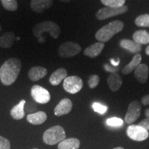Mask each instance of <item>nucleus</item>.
<instances>
[{
	"label": "nucleus",
	"instance_id": "obj_1",
	"mask_svg": "<svg viewBox=\"0 0 149 149\" xmlns=\"http://www.w3.org/2000/svg\"><path fill=\"white\" fill-rule=\"evenodd\" d=\"M22 69L19 59L12 57L8 59L0 67V80L5 86H10L17 79Z\"/></svg>",
	"mask_w": 149,
	"mask_h": 149
},
{
	"label": "nucleus",
	"instance_id": "obj_2",
	"mask_svg": "<svg viewBox=\"0 0 149 149\" xmlns=\"http://www.w3.org/2000/svg\"><path fill=\"white\" fill-rule=\"evenodd\" d=\"M124 24L120 20H115L104 26L97 31L95 39L100 42H107L124 29Z\"/></svg>",
	"mask_w": 149,
	"mask_h": 149
},
{
	"label": "nucleus",
	"instance_id": "obj_3",
	"mask_svg": "<svg viewBox=\"0 0 149 149\" xmlns=\"http://www.w3.org/2000/svg\"><path fill=\"white\" fill-rule=\"evenodd\" d=\"M44 33H48L53 39H57L61 31L58 24L52 21L40 22L33 27V33L35 37H40Z\"/></svg>",
	"mask_w": 149,
	"mask_h": 149
},
{
	"label": "nucleus",
	"instance_id": "obj_4",
	"mask_svg": "<svg viewBox=\"0 0 149 149\" xmlns=\"http://www.w3.org/2000/svg\"><path fill=\"white\" fill-rule=\"evenodd\" d=\"M66 132L61 126H54L46 130L43 135V141L47 145H55L66 139Z\"/></svg>",
	"mask_w": 149,
	"mask_h": 149
},
{
	"label": "nucleus",
	"instance_id": "obj_5",
	"mask_svg": "<svg viewBox=\"0 0 149 149\" xmlns=\"http://www.w3.org/2000/svg\"><path fill=\"white\" fill-rule=\"evenodd\" d=\"M81 51L79 44L72 42L63 43L58 48V54L62 58H69L77 55Z\"/></svg>",
	"mask_w": 149,
	"mask_h": 149
},
{
	"label": "nucleus",
	"instance_id": "obj_6",
	"mask_svg": "<svg viewBox=\"0 0 149 149\" xmlns=\"http://www.w3.org/2000/svg\"><path fill=\"white\" fill-rule=\"evenodd\" d=\"M128 11L127 6H123L119 8H111V7H104L103 8L100 9L96 13L95 17L98 20H104L108 18L126 13Z\"/></svg>",
	"mask_w": 149,
	"mask_h": 149
},
{
	"label": "nucleus",
	"instance_id": "obj_7",
	"mask_svg": "<svg viewBox=\"0 0 149 149\" xmlns=\"http://www.w3.org/2000/svg\"><path fill=\"white\" fill-rule=\"evenodd\" d=\"M84 83L82 79L78 76H69L64 80L63 87L67 93L75 94L79 92L83 88Z\"/></svg>",
	"mask_w": 149,
	"mask_h": 149
},
{
	"label": "nucleus",
	"instance_id": "obj_8",
	"mask_svg": "<svg viewBox=\"0 0 149 149\" xmlns=\"http://www.w3.org/2000/svg\"><path fill=\"white\" fill-rule=\"evenodd\" d=\"M31 93L33 99L37 103L45 104L51 100V94L49 91L40 85L33 86Z\"/></svg>",
	"mask_w": 149,
	"mask_h": 149
},
{
	"label": "nucleus",
	"instance_id": "obj_9",
	"mask_svg": "<svg viewBox=\"0 0 149 149\" xmlns=\"http://www.w3.org/2000/svg\"><path fill=\"white\" fill-rule=\"evenodd\" d=\"M141 104L137 100H134L128 105L124 120L126 124H132L139 118L141 114Z\"/></svg>",
	"mask_w": 149,
	"mask_h": 149
},
{
	"label": "nucleus",
	"instance_id": "obj_10",
	"mask_svg": "<svg viewBox=\"0 0 149 149\" xmlns=\"http://www.w3.org/2000/svg\"><path fill=\"white\" fill-rule=\"evenodd\" d=\"M126 134L130 139L134 141H142L146 140L149 137L147 130L138 125H130L126 130Z\"/></svg>",
	"mask_w": 149,
	"mask_h": 149
},
{
	"label": "nucleus",
	"instance_id": "obj_11",
	"mask_svg": "<svg viewBox=\"0 0 149 149\" xmlns=\"http://www.w3.org/2000/svg\"><path fill=\"white\" fill-rule=\"evenodd\" d=\"M72 102L70 99L64 98L59 102L54 109V113L56 116L60 117L67 115L72 111Z\"/></svg>",
	"mask_w": 149,
	"mask_h": 149
},
{
	"label": "nucleus",
	"instance_id": "obj_12",
	"mask_svg": "<svg viewBox=\"0 0 149 149\" xmlns=\"http://www.w3.org/2000/svg\"><path fill=\"white\" fill-rule=\"evenodd\" d=\"M53 4V0H31V8L37 13H41L51 8Z\"/></svg>",
	"mask_w": 149,
	"mask_h": 149
},
{
	"label": "nucleus",
	"instance_id": "obj_13",
	"mask_svg": "<svg viewBox=\"0 0 149 149\" xmlns=\"http://www.w3.org/2000/svg\"><path fill=\"white\" fill-rule=\"evenodd\" d=\"M48 73L46 68L42 66H34L29 70L28 76L33 81H37L44 78Z\"/></svg>",
	"mask_w": 149,
	"mask_h": 149
},
{
	"label": "nucleus",
	"instance_id": "obj_14",
	"mask_svg": "<svg viewBox=\"0 0 149 149\" xmlns=\"http://www.w3.org/2000/svg\"><path fill=\"white\" fill-rule=\"evenodd\" d=\"M104 48V43L100 42H96L86 48L84 51V55L90 57V58H95L101 54Z\"/></svg>",
	"mask_w": 149,
	"mask_h": 149
},
{
	"label": "nucleus",
	"instance_id": "obj_15",
	"mask_svg": "<svg viewBox=\"0 0 149 149\" xmlns=\"http://www.w3.org/2000/svg\"><path fill=\"white\" fill-rule=\"evenodd\" d=\"M47 120V115L44 111H38L34 113H30L27 115L26 120L33 125H40Z\"/></svg>",
	"mask_w": 149,
	"mask_h": 149
},
{
	"label": "nucleus",
	"instance_id": "obj_16",
	"mask_svg": "<svg viewBox=\"0 0 149 149\" xmlns=\"http://www.w3.org/2000/svg\"><path fill=\"white\" fill-rule=\"evenodd\" d=\"M135 79L141 84H145L148 77V67L145 64H140L134 71Z\"/></svg>",
	"mask_w": 149,
	"mask_h": 149
},
{
	"label": "nucleus",
	"instance_id": "obj_17",
	"mask_svg": "<svg viewBox=\"0 0 149 149\" xmlns=\"http://www.w3.org/2000/svg\"><path fill=\"white\" fill-rule=\"evenodd\" d=\"M68 72L64 68H58L53 72L49 78V82L53 86H57L67 77Z\"/></svg>",
	"mask_w": 149,
	"mask_h": 149
},
{
	"label": "nucleus",
	"instance_id": "obj_18",
	"mask_svg": "<svg viewBox=\"0 0 149 149\" xmlns=\"http://www.w3.org/2000/svg\"><path fill=\"white\" fill-rule=\"evenodd\" d=\"M122 79L119 74L113 72L109 75L107 79V84L110 90L113 92H116L121 88L122 85Z\"/></svg>",
	"mask_w": 149,
	"mask_h": 149
},
{
	"label": "nucleus",
	"instance_id": "obj_19",
	"mask_svg": "<svg viewBox=\"0 0 149 149\" xmlns=\"http://www.w3.org/2000/svg\"><path fill=\"white\" fill-rule=\"evenodd\" d=\"M120 45L122 48L127 50L128 52L132 53H139L141 51L142 46L137 44L135 41L124 39L120 42Z\"/></svg>",
	"mask_w": 149,
	"mask_h": 149
},
{
	"label": "nucleus",
	"instance_id": "obj_20",
	"mask_svg": "<svg viewBox=\"0 0 149 149\" xmlns=\"http://www.w3.org/2000/svg\"><path fill=\"white\" fill-rule=\"evenodd\" d=\"M26 100H22L18 104L15 106L12 109L10 110V116L13 119L15 120H20L24 118L25 115V111H24V106H25Z\"/></svg>",
	"mask_w": 149,
	"mask_h": 149
},
{
	"label": "nucleus",
	"instance_id": "obj_21",
	"mask_svg": "<svg viewBox=\"0 0 149 149\" xmlns=\"http://www.w3.org/2000/svg\"><path fill=\"white\" fill-rule=\"evenodd\" d=\"M141 55L139 53L135 54L129 64H128L123 68L122 73L124 74H130V72L135 70L139 66V65L141 64Z\"/></svg>",
	"mask_w": 149,
	"mask_h": 149
},
{
	"label": "nucleus",
	"instance_id": "obj_22",
	"mask_svg": "<svg viewBox=\"0 0 149 149\" xmlns=\"http://www.w3.org/2000/svg\"><path fill=\"white\" fill-rule=\"evenodd\" d=\"M15 40V35L13 32H7L0 36V47L9 48L13 45Z\"/></svg>",
	"mask_w": 149,
	"mask_h": 149
},
{
	"label": "nucleus",
	"instance_id": "obj_23",
	"mask_svg": "<svg viewBox=\"0 0 149 149\" xmlns=\"http://www.w3.org/2000/svg\"><path fill=\"white\" fill-rule=\"evenodd\" d=\"M80 141L77 138L65 139L58 144V149H78Z\"/></svg>",
	"mask_w": 149,
	"mask_h": 149
},
{
	"label": "nucleus",
	"instance_id": "obj_24",
	"mask_svg": "<svg viewBox=\"0 0 149 149\" xmlns=\"http://www.w3.org/2000/svg\"><path fill=\"white\" fill-rule=\"evenodd\" d=\"M133 41L137 44L143 45V44H149V33L145 30H138L133 33Z\"/></svg>",
	"mask_w": 149,
	"mask_h": 149
},
{
	"label": "nucleus",
	"instance_id": "obj_25",
	"mask_svg": "<svg viewBox=\"0 0 149 149\" xmlns=\"http://www.w3.org/2000/svg\"><path fill=\"white\" fill-rule=\"evenodd\" d=\"M135 24L139 27L149 28V14H143L137 17L135 20Z\"/></svg>",
	"mask_w": 149,
	"mask_h": 149
},
{
	"label": "nucleus",
	"instance_id": "obj_26",
	"mask_svg": "<svg viewBox=\"0 0 149 149\" xmlns=\"http://www.w3.org/2000/svg\"><path fill=\"white\" fill-rule=\"evenodd\" d=\"M101 2L106 7L119 8L124 6L126 0H101Z\"/></svg>",
	"mask_w": 149,
	"mask_h": 149
},
{
	"label": "nucleus",
	"instance_id": "obj_27",
	"mask_svg": "<svg viewBox=\"0 0 149 149\" xmlns=\"http://www.w3.org/2000/svg\"><path fill=\"white\" fill-rule=\"evenodd\" d=\"M3 7L6 10L15 11L18 8V3L16 0H1Z\"/></svg>",
	"mask_w": 149,
	"mask_h": 149
},
{
	"label": "nucleus",
	"instance_id": "obj_28",
	"mask_svg": "<svg viewBox=\"0 0 149 149\" xmlns=\"http://www.w3.org/2000/svg\"><path fill=\"white\" fill-rule=\"evenodd\" d=\"M107 124L112 127H120L123 125V120L118 117H111L107 120Z\"/></svg>",
	"mask_w": 149,
	"mask_h": 149
},
{
	"label": "nucleus",
	"instance_id": "obj_29",
	"mask_svg": "<svg viewBox=\"0 0 149 149\" xmlns=\"http://www.w3.org/2000/svg\"><path fill=\"white\" fill-rule=\"evenodd\" d=\"M99 83H100V77L97 74H91L88 80V84L90 88L93 89L96 88Z\"/></svg>",
	"mask_w": 149,
	"mask_h": 149
},
{
	"label": "nucleus",
	"instance_id": "obj_30",
	"mask_svg": "<svg viewBox=\"0 0 149 149\" xmlns=\"http://www.w3.org/2000/svg\"><path fill=\"white\" fill-rule=\"evenodd\" d=\"M93 109L95 112L100 113V114H104L107 111V107L106 106L102 105V104L95 102L93 104Z\"/></svg>",
	"mask_w": 149,
	"mask_h": 149
},
{
	"label": "nucleus",
	"instance_id": "obj_31",
	"mask_svg": "<svg viewBox=\"0 0 149 149\" xmlns=\"http://www.w3.org/2000/svg\"><path fill=\"white\" fill-rule=\"evenodd\" d=\"M0 149H10V142L2 136H0Z\"/></svg>",
	"mask_w": 149,
	"mask_h": 149
},
{
	"label": "nucleus",
	"instance_id": "obj_32",
	"mask_svg": "<svg viewBox=\"0 0 149 149\" xmlns=\"http://www.w3.org/2000/svg\"><path fill=\"white\" fill-rule=\"evenodd\" d=\"M138 126L142 127L147 131H149V118H146L139 123Z\"/></svg>",
	"mask_w": 149,
	"mask_h": 149
},
{
	"label": "nucleus",
	"instance_id": "obj_33",
	"mask_svg": "<svg viewBox=\"0 0 149 149\" xmlns=\"http://www.w3.org/2000/svg\"><path fill=\"white\" fill-rule=\"evenodd\" d=\"M141 102L144 106L149 105V95H146L142 97Z\"/></svg>",
	"mask_w": 149,
	"mask_h": 149
},
{
	"label": "nucleus",
	"instance_id": "obj_34",
	"mask_svg": "<svg viewBox=\"0 0 149 149\" xmlns=\"http://www.w3.org/2000/svg\"><path fill=\"white\" fill-rule=\"evenodd\" d=\"M104 68H105V69L109 72H114L115 70H115V68H113V67L109 66L108 64H106L105 66H104ZM116 69H117V68H116Z\"/></svg>",
	"mask_w": 149,
	"mask_h": 149
},
{
	"label": "nucleus",
	"instance_id": "obj_35",
	"mask_svg": "<svg viewBox=\"0 0 149 149\" xmlns=\"http://www.w3.org/2000/svg\"><path fill=\"white\" fill-rule=\"evenodd\" d=\"M111 64L113 65V66H118L119 62H120V60H118L117 61H114V59H111Z\"/></svg>",
	"mask_w": 149,
	"mask_h": 149
},
{
	"label": "nucleus",
	"instance_id": "obj_36",
	"mask_svg": "<svg viewBox=\"0 0 149 149\" xmlns=\"http://www.w3.org/2000/svg\"><path fill=\"white\" fill-rule=\"evenodd\" d=\"M145 116L146 117V118H149V108L146 109L145 111Z\"/></svg>",
	"mask_w": 149,
	"mask_h": 149
},
{
	"label": "nucleus",
	"instance_id": "obj_37",
	"mask_svg": "<svg viewBox=\"0 0 149 149\" xmlns=\"http://www.w3.org/2000/svg\"><path fill=\"white\" fill-rule=\"evenodd\" d=\"M145 52H146V54L147 55H149V45L146 48V50H145Z\"/></svg>",
	"mask_w": 149,
	"mask_h": 149
},
{
	"label": "nucleus",
	"instance_id": "obj_38",
	"mask_svg": "<svg viewBox=\"0 0 149 149\" xmlns=\"http://www.w3.org/2000/svg\"><path fill=\"white\" fill-rule=\"evenodd\" d=\"M59 1H62V2H66V3H67V2H69V1H71V0H59Z\"/></svg>",
	"mask_w": 149,
	"mask_h": 149
},
{
	"label": "nucleus",
	"instance_id": "obj_39",
	"mask_svg": "<svg viewBox=\"0 0 149 149\" xmlns=\"http://www.w3.org/2000/svg\"><path fill=\"white\" fill-rule=\"evenodd\" d=\"M113 149H124V148H122V147H116V148H115Z\"/></svg>",
	"mask_w": 149,
	"mask_h": 149
},
{
	"label": "nucleus",
	"instance_id": "obj_40",
	"mask_svg": "<svg viewBox=\"0 0 149 149\" xmlns=\"http://www.w3.org/2000/svg\"><path fill=\"white\" fill-rule=\"evenodd\" d=\"M1 29H2V28H1V24H0V33H1Z\"/></svg>",
	"mask_w": 149,
	"mask_h": 149
},
{
	"label": "nucleus",
	"instance_id": "obj_41",
	"mask_svg": "<svg viewBox=\"0 0 149 149\" xmlns=\"http://www.w3.org/2000/svg\"><path fill=\"white\" fill-rule=\"evenodd\" d=\"M33 149H38V148H33Z\"/></svg>",
	"mask_w": 149,
	"mask_h": 149
}]
</instances>
